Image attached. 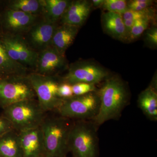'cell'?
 I'll use <instances>...</instances> for the list:
<instances>
[{
    "label": "cell",
    "instance_id": "obj_31",
    "mask_svg": "<svg viewBox=\"0 0 157 157\" xmlns=\"http://www.w3.org/2000/svg\"><path fill=\"white\" fill-rule=\"evenodd\" d=\"M6 76L5 74L2 71L0 70V78H3V77H5Z\"/></svg>",
    "mask_w": 157,
    "mask_h": 157
},
{
    "label": "cell",
    "instance_id": "obj_22",
    "mask_svg": "<svg viewBox=\"0 0 157 157\" xmlns=\"http://www.w3.org/2000/svg\"><path fill=\"white\" fill-rule=\"evenodd\" d=\"M151 17H148L138 19L135 21L129 34L128 40L130 41L137 39L140 37L145 30L147 29Z\"/></svg>",
    "mask_w": 157,
    "mask_h": 157
},
{
    "label": "cell",
    "instance_id": "obj_13",
    "mask_svg": "<svg viewBox=\"0 0 157 157\" xmlns=\"http://www.w3.org/2000/svg\"><path fill=\"white\" fill-rule=\"evenodd\" d=\"M18 133L23 157L45 156L44 139L40 126Z\"/></svg>",
    "mask_w": 157,
    "mask_h": 157
},
{
    "label": "cell",
    "instance_id": "obj_6",
    "mask_svg": "<svg viewBox=\"0 0 157 157\" xmlns=\"http://www.w3.org/2000/svg\"><path fill=\"white\" fill-rule=\"evenodd\" d=\"M27 75H11L0 78V107L3 108L25 100L36 99Z\"/></svg>",
    "mask_w": 157,
    "mask_h": 157
},
{
    "label": "cell",
    "instance_id": "obj_9",
    "mask_svg": "<svg viewBox=\"0 0 157 157\" xmlns=\"http://www.w3.org/2000/svg\"><path fill=\"white\" fill-rule=\"evenodd\" d=\"M108 75L107 70L99 65L80 62L71 65L62 80L70 85L79 82L95 85L103 81Z\"/></svg>",
    "mask_w": 157,
    "mask_h": 157
},
{
    "label": "cell",
    "instance_id": "obj_1",
    "mask_svg": "<svg viewBox=\"0 0 157 157\" xmlns=\"http://www.w3.org/2000/svg\"><path fill=\"white\" fill-rule=\"evenodd\" d=\"M98 94L100 106L98 114L93 119L96 126L118 117L128 101L125 86L120 79L116 77L107 79Z\"/></svg>",
    "mask_w": 157,
    "mask_h": 157
},
{
    "label": "cell",
    "instance_id": "obj_11",
    "mask_svg": "<svg viewBox=\"0 0 157 157\" xmlns=\"http://www.w3.org/2000/svg\"><path fill=\"white\" fill-rule=\"evenodd\" d=\"M65 65V55L51 46L38 52L35 73L41 75L55 76Z\"/></svg>",
    "mask_w": 157,
    "mask_h": 157
},
{
    "label": "cell",
    "instance_id": "obj_29",
    "mask_svg": "<svg viewBox=\"0 0 157 157\" xmlns=\"http://www.w3.org/2000/svg\"><path fill=\"white\" fill-rule=\"evenodd\" d=\"M147 40L150 44L154 45H157V29L156 28H153L149 30L146 34Z\"/></svg>",
    "mask_w": 157,
    "mask_h": 157
},
{
    "label": "cell",
    "instance_id": "obj_28",
    "mask_svg": "<svg viewBox=\"0 0 157 157\" xmlns=\"http://www.w3.org/2000/svg\"><path fill=\"white\" fill-rule=\"evenodd\" d=\"M13 130L14 128L9 120L2 114L0 115V136Z\"/></svg>",
    "mask_w": 157,
    "mask_h": 157
},
{
    "label": "cell",
    "instance_id": "obj_23",
    "mask_svg": "<svg viewBox=\"0 0 157 157\" xmlns=\"http://www.w3.org/2000/svg\"><path fill=\"white\" fill-rule=\"evenodd\" d=\"M103 7L109 12L123 14L128 10V4L124 0H105Z\"/></svg>",
    "mask_w": 157,
    "mask_h": 157
},
{
    "label": "cell",
    "instance_id": "obj_25",
    "mask_svg": "<svg viewBox=\"0 0 157 157\" xmlns=\"http://www.w3.org/2000/svg\"><path fill=\"white\" fill-rule=\"evenodd\" d=\"M123 20H131L135 21L137 20L144 18V17H151L150 11L146 10L141 11H135L129 10L122 14Z\"/></svg>",
    "mask_w": 157,
    "mask_h": 157
},
{
    "label": "cell",
    "instance_id": "obj_17",
    "mask_svg": "<svg viewBox=\"0 0 157 157\" xmlns=\"http://www.w3.org/2000/svg\"><path fill=\"white\" fill-rule=\"evenodd\" d=\"M0 157H23L19 133L15 130L0 136Z\"/></svg>",
    "mask_w": 157,
    "mask_h": 157
},
{
    "label": "cell",
    "instance_id": "obj_24",
    "mask_svg": "<svg viewBox=\"0 0 157 157\" xmlns=\"http://www.w3.org/2000/svg\"><path fill=\"white\" fill-rule=\"evenodd\" d=\"M95 85L79 82L72 85L74 96H81L96 91Z\"/></svg>",
    "mask_w": 157,
    "mask_h": 157
},
{
    "label": "cell",
    "instance_id": "obj_30",
    "mask_svg": "<svg viewBox=\"0 0 157 157\" xmlns=\"http://www.w3.org/2000/svg\"><path fill=\"white\" fill-rule=\"evenodd\" d=\"M104 0H93L92 3L93 6L95 7H99L101 6H103L104 2Z\"/></svg>",
    "mask_w": 157,
    "mask_h": 157
},
{
    "label": "cell",
    "instance_id": "obj_27",
    "mask_svg": "<svg viewBox=\"0 0 157 157\" xmlns=\"http://www.w3.org/2000/svg\"><path fill=\"white\" fill-rule=\"evenodd\" d=\"M58 94L61 98L64 100L73 97L74 95L72 90V85L62 82L59 86Z\"/></svg>",
    "mask_w": 157,
    "mask_h": 157
},
{
    "label": "cell",
    "instance_id": "obj_21",
    "mask_svg": "<svg viewBox=\"0 0 157 157\" xmlns=\"http://www.w3.org/2000/svg\"><path fill=\"white\" fill-rule=\"evenodd\" d=\"M41 16L43 11V0H14L9 2V9Z\"/></svg>",
    "mask_w": 157,
    "mask_h": 157
},
{
    "label": "cell",
    "instance_id": "obj_4",
    "mask_svg": "<svg viewBox=\"0 0 157 157\" xmlns=\"http://www.w3.org/2000/svg\"><path fill=\"white\" fill-rule=\"evenodd\" d=\"M96 127L94 122L86 121L73 123L68 142L69 152L73 157H98Z\"/></svg>",
    "mask_w": 157,
    "mask_h": 157
},
{
    "label": "cell",
    "instance_id": "obj_2",
    "mask_svg": "<svg viewBox=\"0 0 157 157\" xmlns=\"http://www.w3.org/2000/svg\"><path fill=\"white\" fill-rule=\"evenodd\" d=\"M73 123L59 115H46L40 127L42 129L46 157H65L69 152V136Z\"/></svg>",
    "mask_w": 157,
    "mask_h": 157
},
{
    "label": "cell",
    "instance_id": "obj_14",
    "mask_svg": "<svg viewBox=\"0 0 157 157\" xmlns=\"http://www.w3.org/2000/svg\"><path fill=\"white\" fill-rule=\"evenodd\" d=\"M91 10V4L87 1L70 2L61 18L62 24L81 26L85 22Z\"/></svg>",
    "mask_w": 157,
    "mask_h": 157
},
{
    "label": "cell",
    "instance_id": "obj_5",
    "mask_svg": "<svg viewBox=\"0 0 157 157\" xmlns=\"http://www.w3.org/2000/svg\"><path fill=\"white\" fill-rule=\"evenodd\" d=\"M38 103L45 112L56 110L64 101L59 95L62 82L55 76L41 75L35 72L28 75Z\"/></svg>",
    "mask_w": 157,
    "mask_h": 157
},
{
    "label": "cell",
    "instance_id": "obj_16",
    "mask_svg": "<svg viewBox=\"0 0 157 157\" xmlns=\"http://www.w3.org/2000/svg\"><path fill=\"white\" fill-rule=\"evenodd\" d=\"M104 29L109 35L119 40H125L127 35L121 14L107 11L102 15Z\"/></svg>",
    "mask_w": 157,
    "mask_h": 157
},
{
    "label": "cell",
    "instance_id": "obj_8",
    "mask_svg": "<svg viewBox=\"0 0 157 157\" xmlns=\"http://www.w3.org/2000/svg\"><path fill=\"white\" fill-rule=\"evenodd\" d=\"M0 42L13 61L27 69H35L38 52L31 47L22 35L6 34Z\"/></svg>",
    "mask_w": 157,
    "mask_h": 157
},
{
    "label": "cell",
    "instance_id": "obj_18",
    "mask_svg": "<svg viewBox=\"0 0 157 157\" xmlns=\"http://www.w3.org/2000/svg\"><path fill=\"white\" fill-rule=\"evenodd\" d=\"M138 106L151 120L157 121V94L151 86L143 91L138 99Z\"/></svg>",
    "mask_w": 157,
    "mask_h": 157
},
{
    "label": "cell",
    "instance_id": "obj_26",
    "mask_svg": "<svg viewBox=\"0 0 157 157\" xmlns=\"http://www.w3.org/2000/svg\"><path fill=\"white\" fill-rule=\"evenodd\" d=\"M152 1L150 0H134L128 5L129 10L135 11H141L147 9L152 5Z\"/></svg>",
    "mask_w": 157,
    "mask_h": 157
},
{
    "label": "cell",
    "instance_id": "obj_10",
    "mask_svg": "<svg viewBox=\"0 0 157 157\" xmlns=\"http://www.w3.org/2000/svg\"><path fill=\"white\" fill-rule=\"evenodd\" d=\"M58 25L42 17L26 33L25 38L32 48L39 52L51 46L55 31Z\"/></svg>",
    "mask_w": 157,
    "mask_h": 157
},
{
    "label": "cell",
    "instance_id": "obj_12",
    "mask_svg": "<svg viewBox=\"0 0 157 157\" xmlns=\"http://www.w3.org/2000/svg\"><path fill=\"white\" fill-rule=\"evenodd\" d=\"M39 16L8 9L4 16V24L10 34L26 33L39 20Z\"/></svg>",
    "mask_w": 157,
    "mask_h": 157
},
{
    "label": "cell",
    "instance_id": "obj_19",
    "mask_svg": "<svg viewBox=\"0 0 157 157\" xmlns=\"http://www.w3.org/2000/svg\"><path fill=\"white\" fill-rule=\"evenodd\" d=\"M70 2L68 0H43V18L51 22L57 23L61 18Z\"/></svg>",
    "mask_w": 157,
    "mask_h": 157
},
{
    "label": "cell",
    "instance_id": "obj_20",
    "mask_svg": "<svg viewBox=\"0 0 157 157\" xmlns=\"http://www.w3.org/2000/svg\"><path fill=\"white\" fill-rule=\"evenodd\" d=\"M0 70L6 76L27 75L28 69L11 59L0 42Z\"/></svg>",
    "mask_w": 157,
    "mask_h": 157
},
{
    "label": "cell",
    "instance_id": "obj_33",
    "mask_svg": "<svg viewBox=\"0 0 157 157\" xmlns=\"http://www.w3.org/2000/svg\"><path fill=\"white\" fill-rule=\"evenodd\" d=\"M65 157H67V156Z\"/></svg>",
    "mask_w": 157,
    "mask_h": 157
},
{
    "label": "cell",
    "instance_id": "obj_7",
    "mask_svg": "<svg viewBox=\"0 0 157 157\" xmlns=\"http://www.w3.org/2000/svg\"><path fill=\"white\" fill-rule=\"evenodd\" d=\"M100 99L98 92L74 96L65 99L57 109L59 115L70 119L85 121L93 119L98 114Z\"/></svg>",
    "mask_w": 157,
    "mask_h": 157
},
{
    "label": "cell",
    "instance_id": "obj_32",
    "mask_svg": "<svg viewBox=\"0 0 157 157\" xmlns=\"http://www.w3.org/2000/svg\"><path fill=\"white\" fill-rule=\"evenodd\" d=\"M39 157H45V156H44V155H42V156H41Z\"/></svg>",
    "mask_w": 157,
    "mask_h": 157
},
{
    "label": "cell",
    "instance_id": "obj_3",
    "mask_svg": "<svg viewBox=\"0 0 157 157\" xmlns=\"http://www.w3.org/2000/svg\"><path fill=\"white\" fill-rule=\"evenodd\" d=\"M2 115L18 132L40 127L46 115L37 99L17 102L3 109Z\"/></svg>",
    "mask_w": 157,
    "mask_h": 157
},
{
    "label": "cell",
    "instance_id": "obj_15",
    "mask_svg": "<svg viewBox=\"0 0 157 157\" xmlns=\"http://www.w3.org/2000/svg\"><path fill=\"white\" fill-rule=\"evenodd\" d=\"M78 27L62 24L57 26L52 41L51 46L56 48L62 54L72 45L77 36Z\"/></svg>",
    "mask_w": 157,
    "mask_h": 157
}]
</instances>
